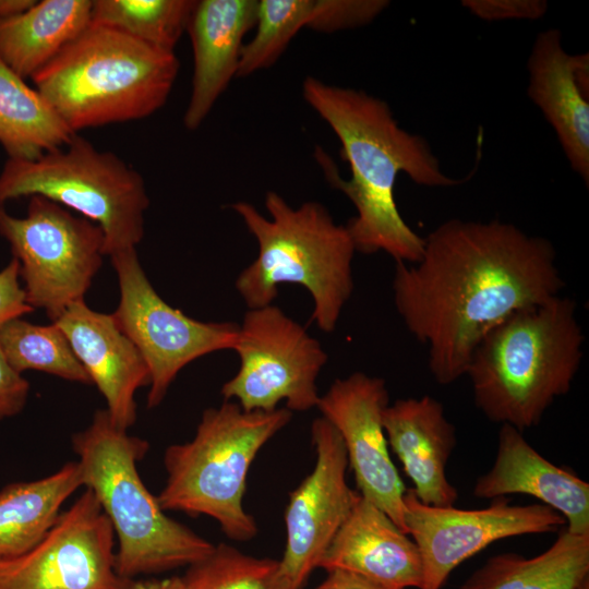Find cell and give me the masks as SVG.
Masks as SVG:
<instances>
[{
	"mask_svg": "<svg viewBox=\"0 0 589 589\" xmlns=\"http://www.w3.org/2000/svg\"><path fill=\"white\" fill-rule=\"evenodd\" d=\"M33 311L34 309L26 302L25 291L20 283L19 262L13 257L0 271V325Z\"/></svg>",
	"mask_w": 589,
	"mask_h": 589,
	"instance_id": "1f68e13d",
	"label": "cell"
},
{
	"mask_svg": "<svg viewBox=\"0 0 589 589\" xmlns=\"http://www.w3.org/2000/svg\"><path fill=\"white\" fill-rule=\"evenodd\" d=\"M0 235L19 262L26 302L51 323L84 300L105 255L103 230L40 195L29 196L25 217L0 205Z\"/></svg>",
	"mask_w": 589,
	"mask_h": 589,
	"instance_id": "9c48e42d",
	"label": "cell"
},
{
	"mask_svg": "<svg viewBox=\"0 0 589 589\" xmlns=\"http://www.w3.org/2000/svg\"><path fill=\"white\" fill-rule=\"evenodd\" d=\"M257 242V256L237 277L235 286L249 309L273 304L281 284L304 287L312 297V321L330 333L353 290L356 249L346 225L335 223L317 202L292 207L268 191L269 217L248 202L230 205Z\"/></svg>",
	"mask_w": 589,
	"mask_h": 589,
	"instance_id": "5b68a950",
	"label": "cell"
},
{
	"mask_svg": "<svg viewBox=\"0 0 589 589\" xmlns=\"http://www.w3.org/2000/svg\"><path fill=\"white\" fill-rule=\"evenodd\" d=\"M461 5L471 14L489 22L539 20L548 10V2L544 0H464Z\"/></svg>",
	"mask_w": 589,
	"mask_h": 589,
	"instance_id": "f546056e",
	"label": "cell"
},
{
	"mask_svg": "<svg viewBox=\"0 0 589 589\" xmlns=\"http://www.w3.org/2000/svg\"><path fill=\"white\" fill-rule=\"evenodd\" d=\"M75 134L41 93L0 58V143L10 158L35 160Z\"/></svg>",
	"mask_w": 589,
	"mask_h": 589,
	"instance_id": "d4e9b609",
	"label": "cell"
},
{
	"mask_svg": "<svg viewBox=\"0 0 589 589\" xmlns=\"http://www.w3.org/2000/svg\"><path fill=\"white\" fill-rule=\"evenodd\" d=\"M589 576V536L563 531L533 557L493 555L458 589H576Z\"/></svg>",
	"mask_w": 589,
	"mask_h": 589,
	"instance_id": "cb8c5ba5",
	"label": "cell"
},
{
	"mask_svg": "<svg viewBox=\"0 0 589 589\" xmlns=\"http://www.w3.org/2000/svg\"><path fill=\"white\" fill-rule=\"evenodd\" d=\"M0 348L14 370L40 371L81 384H92L64 333L53 323L36 325L11 318L0 325Z\"/></svg>",
	"mask_w": 589,
	"mask_h": 589,
	"instance_id": "484cf974",
	"label": "cell"
},
{
	"mask_svg": "<svg viewBox=\"0 0 589 589\" xmlns=\"http://www.w3.org/2000/svg\"><path fill=\"white\" fill-rule=\"evenodd\" d=\"M115 533L87 489L31 550L0 561V589H127Z\"/></svg>",
	"mask_w": 589,
	"mask_h": 589,
	"instance_id": "7c38bea8",
	"label": "cell"
},
{
	"mask_svg": "<svg viewBox=\"0 0 589 589\" xmlns=\"http://www.w3.org/2000/svg\"><path fill=\"white\" fill-rule=\"evenodd\" d=\"M83 486L98 501L115 538L120 577L168 572L204 558L214 544L169 517L144 484L137 469L149 444L117 426L106 409L72 435Z\"/></svg>",
	"mask_w": 589,
	"mask_h": 589,
	"instance_id": "277c9868",
	"label": "cell"
},
{
	"mask_svg": "<svg viewBox=\"0 0 589 589\" xmlns=\"http://www.w3.org/2000/svg\"><path fill=\"white\" fill-rule=\"evenodd\" d=\"M34 0H0V16L25 10Z\"/></svg>",
	"mask_w": 589,
	"mask_h": 589,
	"instance_id": "e575fe53",
	"label": "cell"
},
{
	"mask_svg": "<svg viewBox=\"0 0 589 589\" xmlns=\"http://www.w3.org/2000/svg\"><path fill=\"white\" fill-rule=\"evenodd\" d=\"M473 495L478 498L526 494L561 514L566 531L589 536V484L574 471L544 458L516 428L502 424L492 468L479 477Z\"/></svg>",
	"mask_w": 589,
	"mask_h": 589,
	"instance_id": "ac0fdd59",
	"label": "cell"
},
{
	"mask_svg": "<svg viewBox=\"0 0 589 589\" xmlns=\"http://www.w3.org/2000/svg\"><path fill=\"white\" fill-rule=\"evenodd\" d=\"M585 336L574 300L556 296L520 309L477 345L466 375L477 408L519 431L537 425L567 394L579 370Z\"/></svg>",
	"mask_w": 589,
	"mask_h": 589,
	"instance_id": "3957f363",
	"label": "cell"
},
{
	"mask_svg": "<svg viewBox=\"0 0 589 589\" xmlns=\"http://www.w3.org/2000/svg\"><path fill=\"white\" fill-rule=\"evenodd\" d=\"M383 426L418 500L431 506H454L458 493L447 479L446 466L457 438L443 405L430 395L397 399L385 408Z\"/></svg>",
	"mask_w": 589,
	"mask_h": 589,
	"instance_id": "ffe728a7",
	"label": "cell"
},
{
	"mask_svg": "<svg viewBox=\"0 0 589 589\" xmlns=\"http://www.w3.org/2000/svg\"><path fill=\"white\" fill-rule=\"evenodd\" d=\"M405 526L420 553V589H441L462 562L493 542L522 534L548 533L566 525L543 504L512 505L497 497L481 509L437 507L421 503L412 489L404 494Z\"/></svg>",
	"mask_w": 589,
	"mask_h": 589,
	"instance_id": "4fadbf2b",
	"label": "cell"
},
{
	"mask_svg": "<svg viewBox=\"0 0 589 589\" xmlns=\"http://www.w3.org/2000/svg\"><path fill=\"white\" fill-rule=\"evenodd\" d=\"M91 0L34 1L0 16V58L21 77H33L91 23Z\"/></svg>",
	"mask_w": 589,
	"mask_h": 589,
	"instance_id": "7402d4cb",
	"label": "cell"
},
{
	"mask_svg": "<svg viewBox=\"0 0 589 589\" xmlns=\"http://www.w3.org/2000/svg\"><path fill=\"white\" fill-rule=\"evenodd\" d=\"M318 568L351 572L386 589H420L423 582L422 562L413 540L361 495Z\"/></svg>",
	"mask_w": 589,
	"mask_h": 589,
	"instance_id": "44dd1931",
	"label": "cell"
},
{
	"mask_svg": "<svg viewBox=\"0 0 589 589\" xmlns=\"http://www.w3.org/2000/svg\"><path fill=\"white\" fill-rule=\"evenodd\" d=\"M182 579L188 589H294L279 560L248 555L227 543L188 566Z\"/></svg>",
	"mask_w": 589,
	"mask_h": 589,
	"instance_id": "f1b7e54d",
	"label": "cell"
},
{
	"mask_svg": "<svg viewBox=\"0 0 589 589\" xmlns=\"http://www.w3.org/2000/svg\"><path fill=\"white\" fill-rule=\"evenodd\" d=\"M179 68L175 51L91 22L32 79L77 133L152 116L166 104Z\"/></svg>",
	"mask_w": 589,
	"mask_h": 589,
	"instance_id": "8992f818",
	"label": "cell"
},
{
	"mask_svg": "<svg viewBox=\"0 0 589 589\" xmlns=\"http://www.w3.org/2000/svg\"><path fill=\"white\" fill-rule=\"evenodd\" d=\"M323 0H259L256 31L242 47L237 76L271 68L292 38L321 16Z\"/></svg>",
	"mask_w": 589,
	"mask_h": 589,
	"instance_id": "83f0119b",
	"label": "cell"
},
{
	"mask_svg": "<svg viewBox=\"0 0 589 589\" xmlns=\"http://www.w3.org/2000/svg\"><path fill=\"white\" fill-rule=\"evenodd\" d=\"M552 242L509 223L450 219L424 238L421 257L396 263L394 303L428 347L442 385L466 375L483 336L512 313L560 296Z\"/></svg>",
	"mask_w": 589,
	"mask_h": 589,
	"instance_id": "6da1fadb",
	"label": "cell"
},
{
	"mask_svg": "<svg viewBox=\"0 0 589 589\" xmlns=\"http://www.w3.org/2000/svg\"><path fill=\"white\" fill-rule=\"evenodd\" d=\"M527 69V94L553 128L572 169L589 184L588 53L570 55L558 29L540 32Z\"/></svg>",
	"mask_w": 589,
	"mask_h": 589,
	"instance_id": "e0dca14e",
	"label": "cell"
},
{
	"mask_svg": "<svg viewBox=\"0 0 589 589\" xmlns=\"http://www.w3.org/2000/svg\"><path fill=\"white\" fill-rule=\"evenodd\" d=\"M576 589H589V576L586 577L577 587Z\"/></svg>",
	"mask_w": 589,
	"mask_h": 589,
	"instance_id": "d590c367",
	"label": "cell"
},
{
	"mask_svg": "<svg viewBox=\"0 0 589 589\" xmlns=\"http://www.w3.org/2000/svg\"><path fill=\"white\" fill-rule=\"evenodd\" d=\"M195 0H92L91 22L153 47L175 51Z\"/></svg>",
	"mask_w": 589,
	"mask_h": 589,
	"instance_id": "4316f807",
	"label": "cell"
},
{
	"mask_svg": "<svg viewBox=\"0 0 589 589\" xmlns=\"http://www.w3.org/2000/svg\"><path fill=\"white\" fill-rule=\"evenodd\" d=\"M40 195L95 223L105 255L136 249L149 205L141 173L118 155L75 134L63 147L35 160L9 159L0 173V205Z\"/></svg>",
	"mask_w": 589,
	"mask_h": 589,
	"instance_id": "ba28073f",
	"label": "cell"
},
{
	"mask_svg": "<svg viewBox=\"0 0 589 589\" xmlns=\"http://www.w3.org/2000/svg\"><path fill=\"white\" fill-rule=\"evenodd\" d=\"M315 589H386L358 574L334 569Z\"/></svg>",
	"mask_w": 589,
	"mask_h": 589,
	"instance_id": "d6a6232c",
	"label": "cell"
},
{
	"mask_svg": "<svg viewBox=\"0 0 589 589\" xmlns=\"http://www.w3.org/2000/svg\"><path fill=\"white\" fill-rule=\"evenodd\" d=\"M316 460L311 473L290 493L285 510L286 545L281 569L294 589H301L357 498L347 483L349 466L342 440L323 417L311 425Z\"/></svg>",
	"mask_w": 589,
	"mask_h": 589,
	"instance_id": "5bb4252c",
	"label": "cell"
},
{
	"mask_svg": "<svg viewBox=\"0 0 589 589\" xmlns=\"http://www.w3.org/2000/svg\"><path fill=\"white\" fill-rule=\"evenodd\" d=\"M389 405L383 378L354 372L337 378L320 397L317 409L338 432L358 493L381 508L407 534L405 484L389 456L383 412Z\"/></svg>",
	"mask_w": 589,
	"mask_h": 589,
	"instance_id": "9a60e30c",
	"label": "cell"
},
{
	"mask_svg": "<svg viewBox=\"0 0 589 589\" xmlns=\"http://www.w3.org/2000/svg\"><path fill=\"white\" fill-rule=\"evenodd\" d=\"M127 589H188L182 577L160 580H129Z\"/></svg>",
	"mask_w": 589,
	"mask_h": 589,
	"instance_id": "836d02e7",
	"label": "cell"
},
{
	"mask_svg": "<svg viewBox=\"0 0 589 589\" xmlns=\"http://www.w3.org/2000/svg\"><path fill=\"white\" fill-rule=\"evenodd\" d=\"M305 103L332 128L349 164L350 179L339 177L332 160L317 152L327 180L353 204L356 216L346 225L356 252L383 251L396 263L413 264L424 238L401 217L395 201L397 176L430 188L454 187L428 142L400 128L389 106L363 91L329 85L313 76L302 83Z\"/></svg>",
	"mask_w": 589,
	"mask_h": 589,
	"instance_id": "7a4b0ae2",
	"label": "cell"
},
{
	"mask_svg": "<svg viewBox=\"0 0 589 589\" xmlns=\"http://www.w3.org/2000/svg\"><path fill=\"white\" fill-rule=\"evenodd\" d=\"M233 350L240 365L221 387L225 400L245 411H273L281 401L292 411L316 408V378L328 356L317 339L274 304L249 309Z\"/></svg>",
	"mask_w": 589,
	"mask_h": 589,
	"instance_id": "30bf717a",
	"label": "cell"
},
{
	"mask_svg": "<svg viewBox=\"0 0 589 589\" xmlns=\"http://www.w3.org/2000/svg\"><path fill=\"white\" fill-rule=\"evenodd\" d=\"M291 417L287 408L245 411L233 400L205 409L194 436L165 450L161 508L208 516L231 540L253 539L256 521L243 507L247 476L261 448Z\"/></svg>",
	"mask_w": 589,
	"mask_h": 589,
	"instance_id": "52a82bcc",
	"label": "cell"
},
{
	"mask_svg": "<svg viewBox=\"0 0 589 589\" xmlns=\"http://www.w3.org/2000/svg\"><path fill=\"white\" fill-rule=\"evenodd\" d=\"M259 0H199L187 32L193 49L192 89L183 124L197 129L237 76L245 35L255 27Z\"/></svg>",
	"mask_w": 589,
	"mask_h": 589,
	"instance_id": "d6986e66",
	"label": "cell"
},
{
	"mask_svg": "<svg viewBox=\"0 0 589 589\" xmlns=\"http://www.w3.org/2000/svg\"><path fill=\"white\" fill-rule=\"evenodd\" d=\"M110 259L120 290L112 314L148 366L147 407L152 409L164 400L185 365L215 351L233 350L239 325L199 321L172 308L148 280L136 249L118 252Z\"/></svg>",
	"mask_w": 589,
	"mask_h": 589,
	"instance_id": "8fae6325",
	"label": "cell"
},
{
	"mask_svg": "<svg viewBox=\"0 0 589 589\" xmlns=\"http://www.w3.org/2000/svg\"><path fill=\"white\" fill-rule=\"evenodd\" d=\"M106 400L112 422L129 430L136 421L135 394L149 386L148 366L113 314L91 309L85 300L70 305L55 322Z\"/></svg>",
	"mask_w": 589,
	"mask_h": 589,
	"instance_id": "2e32d148",
	"label": "cell"
},
{
	"mask_svg": "<svg viewBox=\"0 0 589 589\" xmlns=\"http://www.w3.org/2000/svg\"><path fill=\"white\" fill-rule=\"evenodd\" d=\"M81 486L77 461L53 473L5 485L0 491V561L34 548L53 526L63 503Z\"/></svg>",
	"mask_w": 589,
	"mask_h": 589,
	"instance_id": "603a6c76",
	"label": "cell"
},
{
	"mask_svg": "<svg viewBox=\"0 0 589 589\" xmlns=\"http://www.w3.org/2000/svg\"><path fill=\"white\" fill-rule=\"evenodd\" d=\"M28 394V381L12 368L0 348V420L19 414Z\"/></svg>",
	"mask_w": 589,
	"mask_h": 589,
	"instance_id": "4dcf8cb0",
	"label": "cell"
}]
</instances>
